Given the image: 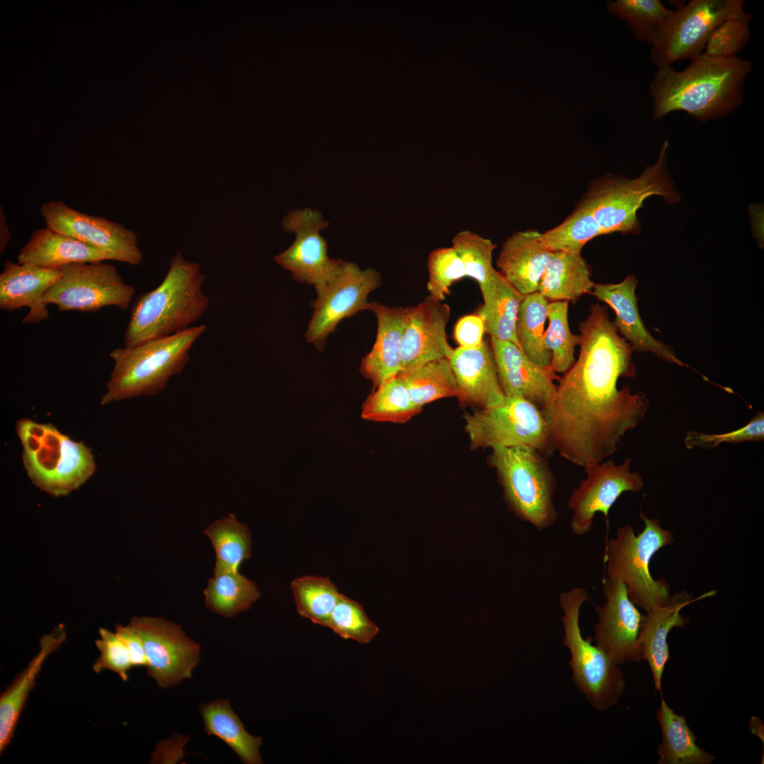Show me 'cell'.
I'll use <instances>...</instances> for the list:
<instances>
[{"label":"cell","mask_w":764,"mask_h":764,"mask_svg":"<svg viewBox=\"0 0 764 764\" xmlns=\"http://www.w3.org/2000/svg\"><path fill=\"white\" fill-rule=\"evenodd\" d=\"M579 358L558 380L552 400L541 409L554 451L584 468L613 454L649 407L645 395L618 389L620 377L634 378L633 349L620 335L607 308L591 305L579 326Z\"/></svg>","instance_id":"1"},{"label":"cell","mask_w":764,"mask_h":764,"mask_svg":"<svg viewBox=\"0 0 764 764\" xmlns=\"http://www.w3.org/2000/svg\"><path fill=\"white\" fill-rule=\"evenodd\" d=\"M657 69L649 86L654 118L685 111L707 122L725 117L742 105L752 64L739 57L718 58L702 53L683 70L672 66Z\"/></svg>","instance_id":"2"},{"label":"cell","mask_w":764,"mask_h":764,"mask_svg":"<svg viewBox=\"0 0 764 764\" xmlns=\"http://www.w3.org/2000/svg\"><path fill=\"white\" fill-rule=\"evenodd\" d=\"M205 280L199 264L177 253L163 282L134 301L124 347H136L190 328L209 307V299L203 291Z\"/></svg>","instance_id":"3"},{"label":"cell","mask_w":764,"mask_h":764,"mask_svg":"<svg viewBox=\"0 0 764 764\" xmlns=\"http://www.w3.org/2000/svg\"><path fill=\"white\" fill-rule=\"evenodd\" d=\"M206 329L205 325L192 326L136 347L112 350L110 357L114 366L100 404L158 394L172 376L183 370L190 359V349Z\"/></svg>","instance_id":"4"},{"label":"cell","mask_w":764,"mask_h":764,"mask_svg":"<svg viewBox=\"0 0 764 764\" xmlns=\"http://www.w3.org/2000/svg\"><path fill=\"white\" fill-rule=\"evenodd\" d=\"M639 517L644 523L643 530L635 535L631 525L618 528L615 537L606 543L603 561L606 577L623 583L632 602L649 612L671 596L668 583L652 577L649 563L674 538L671 531L662 528L659 519L648 518L642 511Z\"/></svg>","instance_id":"5"},{"label":"cell","mask_w":764,"mask_h":764,"mask_svg":"<svg viewBox=\"0 0 764 764\" xmlns=\"http://www.w3.org/2000/svg\"><path fill=\"white\" fill-rule=\"evenodd\" d=\"M491 450L490 463L509 509L538 530L551 527L558 517L553 502L556 481L545 456L528 446Z\"/></svg>","instance_id":"6"},{"label":"cell","mask_w":764,"mask_h":764,"mask_svg":"<svg viewBox=\"0 0 764 764\" xmlns=\"http://www.w3.org/2000/svg\"><path fill=\"white\" fill-rule=\"evenodd\" d=\"M668 143L665 141L654 165L647 167L637 178L606 175L591 185L582 201L591 210L602 235L636 233L640 224L637 212L644 200L661 196L669 204L680 195L666 170Z\"/></svg>","instance_id":"7"},{"label":"cell","mask_w":764,"mask_h":764,"mask_svg":"<svg viewBox=\"0 0 764 764\" xmlns=\"http://www.w3.org/2000/svg\"><path fill=\"white\" fill-rule=\"evenodd\" d=\"M589 600L587 591L580 587L572 588L560 594V606L563 612L562 640L571 654L569 666L575 685L594 709L604 711L618 703L625 682L618 665L604 651L592 644L591 637L582 636L579 625L580 609L582 604Z\"/></svg>","instance_id":"8"},{"label":"cell","mask_w":764,"mask_h":764,"mask_svg":"<svg viewBox=\"0 0 764 764\" xmlns=\"http://www.w3.org/2000/svg\"><path fill=\"white\" fill-rule=\"evenodd\" d=\"M42 436L16 429L23 446L22 459L31 482L53 497H62L80 487L95 473L91 449L45 424Z\"/></svg>","instance_id":"9"},{"label":"cell","mask_w":764,"mask_h":764,"mask_svg":"<svg viewBox=\"0 0 764 764\" xmlns=\"http://www.w3.org/2000/svg\"><path fill=\"white\" fill-rule=\"evenodd\" d=\"M463 417L473 448L528 446L545 456L555 452L541 410L524 398L506 396L502 403Z\"/></svg>","instance_id":"10"},{"label":"cell","mask_w":764,"mask_h":764,"mask_svg":"<svg viewBox=\"0 0 764 764\" xmlns=\"http://www.w3.org/2000/svg\"><path fill=\"white\" fill-rule=\"evenodd\" d=\"M743 5V0H692L678 8L651 45L653 63L660 68L698 57L717 25L746 13Z\"/></svg>","instance_id":"11"},{"label":"cell","mask_w":764,"mask_h":764,"mask_svg":"<svg viewBox=\"0 0 764 764\" xmlns=\"http://www.w3.org/2000/svg\"><path fill=\"white\" fill-rule=\"evenodd\" d=\"M102 262L72 263L62 267L61 277L44 296L45 303L56 305L61 312H94L109 306L125 311L134 288L124 282L115 266Z\"/></svg>","instance_id":"12"},{"label":"cell","mask_w":764,"mask_h":764,"mask_svg":"<svg viewBox=\"0 0 764 764\" xmlns=\"http://www.w3.org/2000/svg\"><path fill=\"white\" fill-rule=\"evenodd\" d=\"M381 284V277L373 268L361 270L356 263L345 261L337 277L328 284L316 286L313 312L305 338L323 349L328 336L344 318L366 310L371 292Z\"/></svg>","instance_id":"13"},{"label":"cell","mask_w":764,"mask_h":764,"mask_svg":"<svg viewBox=\"0 0 764 764\" xmlns=\"http://www.w3.org/2000/svg\"><path fill=\"white\" fill-rule=\"evenodd\" d=\"M322 214L311 208L293 209L282 221L284 231L295 233L286 250L274 257V261L290 271L299 282L321 286L334 279L345 261L330 258L326 241L320 231L328 226Z\"/></svg>","instance_id":"14"},{"label":"cell","mask_w":764,"mask_h":764,"mask_svg":"<svg viewBox=\"0 0 764 764\" xmlns=\"http://www.w3.org/2000/svg\"><path fill=\"white\" fill-rule=\"evenodd\" d=\"M129 623L143 642L147 675L159 688H172L192 677L199 661L200 646L180 625L163 618L146 616L133 617Z\"/></svg>","instance_id":"15"},{"label":"cell","mask_w":764,"mask_h":764,"mask_svg":"<svg viewBox=\"0 0 764 764\" xmlns=\"http://www.w3.org/2000/svg\"><path fill=\"white\" fill-rule=\"evenodd\" d=\"M40 214L46 227L100 250L111 260L132 265L141 262L137 235L119 223L86 214L61 200L43 203Z\"/></svg>","instance_id":"16"},{"label":"cell","mask_w":764,"mask_h":764,"mask_svg":"<svg viewBox=\"0 0 764 764\" xmlns=\"http://www.w3.org/2000/svg\"><path fill=\"white\" fill-rule=\"evenodd\" d=\"M630 458L622 463L600 462L584 468L586 477L573 490L567 501L572 511L570 526L574 534L583 536L591 529L596 513L608 521L610 507L625 492H637L644 486L642 476L630 471Z\"/></svg>","instance_id":"17"},{"label":"cell","mask_w":764,"mask_h":764,"mask_svg":"<svg viewBox=\"0 0 764 764\" xmlns=\"http://www.w3.org/2000/svg\"><path fill=\"white\" fill-rule=\"evenodd\" d=\"M602 593L604 603L595 606L598 615L595 644L618 666L640 661L638 637L644 615L628 597L623 583L606 577L603 581Z\"/></svg>","instance_id":"18"},{"label":"cell","mask_w":764,"mask_h":764,"mask_svg":"<svg viewBox=\"0 0 764 764\" xmlns=\"http://www.w3.org/2000/svg\"><path fill=\"white\" fill-rule=\"evenodd\" d=\"M450 314L448 304L429 294L417 306H408L401 343V371L413 369L433 360L451 359L454 349L448 343L446 332Z\"/></svg>","instance_id":"19"},{"label":"cell","mask_w":764,"mask_h":764,"mask_svg":"<svg viewBox=\"0 0 764 764\" xmlns=\"http://www.w3.org/2000/svg\"><path fill=\"white\" fill-rule=\"evenodd\" d=\"M499 380L505 396H520L540 410L553 399L559 380L550 368L530 360L514 343L491 337Z\"/></svg>","instance_id":"20"},{"label":"cell","mask_w":764,"mask_h":764,"mask_svg":"<svg viewBox=\"0 0 764 764\" xmlns=\"http://www.w3.org/2000/svg\"><path fill=\"white\" fill-rule=\"evenodd\" d=\"M637 284L635 276L630 274L617 284L595 283L591 294L614 311L615 318L613 322L633 351L649 352L668 362L689 367L646 328L638 309L635 293Z\"/></svg>","instance_id":"21"},{"label":"cell","mask_w":764,"mask_h":764,"mask_svg":"<svg viewBox=\"0 0 764 764\" xmlns=\"http://www.w3.org/2000/svg\"><path fill=\"white\" fill-rule=\"evenodd\" d=\"M449 360L457 383L456 398L461 406L481 410L504 400L494 353L487 340L476 348L454 349Z\"/></svg>","instance_id":"22"},{"label":"cell","mask_w":764,"mask_h":764,"mask_svg":"<svg viewBox=\"0 0 764 764\" xmlns=\"http://www.w3.org/2000/svg\"><path fill=\"white\" fill-rule=\"evenodd\" d=\"M61 268L6 260L0 274V308L12 311L28 307L22 323H37L49 317L44 302L48 289L61 277Z\"/></svg>","instance_id":"23"},{"label":"cell","mask_w":764,"mask_h":764,"mask_svg":"<svg viewBox=\"0 0 764 764\" xmlns=\"http://www.w3.org/2000/svg\"><path fill=\"white\" fill-rule=\"evenodd\" d=\"M366 310L375 314L377 332L371 351L361 359L360 371L375 389L401 371V343L408 306L390 307L372 301L368 303Z\"/></svg>","instance_id":"24"},{"label":"cell","mask_w":764,"mask_h":764,"mask_svg":"<svg viewBox=\"0 0 764 764\" xmlns=\"http://www.w3.org/2000/svg\"><path fill=\"white\" fill-rule=\"evenodd\" d=\"M714 594L710 591L694 598L691 594L681 591L671 595L665 603L644 615L638 637L642 659L647 661L654 688L660 693L664 667L669 659L668 635L673 627L683 628L688 622V619L681 615V610L694 601Z\"/></svg>","instance_id":"25"},{"label":"cell","mask_w":764,"mask_h":764,"mask_svg":"<svg viewBox=\"0 0 764 764\" xmlns=\"http://www.w3.org/2000/svg\"><path fill=\"white\" fill-rule=\"evenodd\" d=\"M540 234L532 229L514 233L504 242L496 260L501 274L523 296L538 291L555 253L541 245Z\"/></svg>","instance_id":"26"},{"label":"cell","mask_w":764,"mask_h":764,"mask_svg":"<svg viewBox=\"0 0 764 764\" xmlns=\"http://www.w3.org/2000/svg\"><path fill=\"white\" fill-rule=\"evenodd\" d=\"M66 639L62 624L40 639V650L19 673L0 696V753L2 754L14 737V732L30 692L36 685L35 679L46 658L56 651Z\"/></svg>","instance_id":"27"},{"label":"cell","mask_w":764,"mask_h":764,"mask_svg":"<svg viewBox=\"0 0 764 764\" xmlns=\"http://www.w3.org/2000/svg\"><path fill=\"white\" fill-rule=\"evenodd\" d=\"M17 258L20 263L50 268L110 260L100 250L47 227L37 229L32 233Z\"/></svg>","instance_id":"28"},{"label":"cell","mask_w":764,"mask_h":764,"mask_svg":"<svg viewBox=\"0 0 764 764\" xmlns=\"http://www.w3.org/2000/svg\"><path fill=\"white\" fill-rule=\"evenodd\" d=\"M480 289L483 303L475 313L482 318L485 332L491 337L511 342L520 348L516 323L523 295L498 270Z\"/></svg>","instance_id":"29"},{"label":"cell","mask_w":764,"mask_h":764,"mask_svg":"<svg viewBox=\"0 0 764 764\" xmlns=\"http://www.w3.org/2000/svg\"><path fill=\"white\" fill-rule=\"evenodd\" d=\"M594 282L581 253L556 252L549 261L538 291L552 301H576L591 294Z\"/></svg>","instance_id":"30"},{"label":"cell","mask_w":764,"mask_h":764,"mask_svg":"<svg viewBox=\"0 0 764 764\" xmlns=\"http://www.w3.org/2000/svg\"><path fill=\"white\" fill-rule=\"evenodd\" d=\"M199 712L204 731L221 739L245 764L263 763L260 747L262 738L249 734L228 700L219 699L202 704Z\"/></svg>","instance_id":"31"},{"label":"cell","mask_w":764,"mask_h":764,"mask_svg":"<svg viewBox=\"0 0 764 764\" xmlns=\"http://www.w3.org/2000/svg\"><path fill=\"white\" fill-rule=\"evenodd\" d=\"M656 718L662 731L657 748L659 764H710L715 757L701 748L684 715H678L661 697Z\"/></svg>","instance_id":"32"},{"label":"cell","mask_w":764,"mask_h":764,"mask_svg":"<svg viewBox=\"0 0 764 764\" xmlns=\"http://www.w3.org/2000/svg\"><path fill=\"white\" fill-rule=\"evenodd\" d=\"M213 572L204 590L206 606L211 611L232 618L249 609L260 597L256 584L238 571Z\"/></svg>","instance_id":"33"},{"label":"cell","mask_w":764,"mask_h":764,"mask_svg":"<svg viewBox=\"0 0 764 764\" xmlns=\"http://www.w3.org/2000/svg\"><path fill=\"white\" fill-rule=\"evenodd\" d=\"M404 383L412 402L419 407L435 400L458 396L456 377L448 359L430 361L397 375Z\"/></svg>","instance_id":"34"},{"label":"cell","mask_w":764,"mask_h":764,"mask_svg":"<svg viewBox=\"0 0 764 764\" xmlns=\"http://www.w3.org/2000/svg\"><path fill=\"white\" fill-rule=\"evenodd\" d=\"M548 300L538 291L524 295L516 323V335L520 349L534 363L549 367L552 354L545 340Z\"/></svg>","instance_id":"35"},{"label":"cell","mask_w":764,"mask_h":764,"mask_svg":"<svg viewBox=\"0 0 764 764\" xmlns=\"http://www.w3.org/2000/svg\"><path fill=\"white\" fill-rule=\"evenodd\" d=\"M215 551L213 571H238L241 563L251 556V536L247 525L233 514L216 520L204 531Z\"/></svg>","instance_id":"36"},{"label":"cell","mask_w":764,"mask_h":764,"mask_svg":"<svg viewBox=\"0 0 764 764\" xmlns=\"http://www.w3.org/2000/svg\"><path fill=\"white\" fill-rule=\"evenodd\" d=\"M422 410L412 402L404 383L396 376L381 383L367 397L361 417L369 421L403 424Z\"/></svg>","instance_id":"37"},{"label":"cell","mask_w":764,"mask_h":764,"mask_svg":"<svg viewBox=\"0 0 764 764\" xmlns=\"http://www.w3.org/2000/svg\"><path fill=\"white\" fill-rule=\"evenodd\" d=\"M608 12L626 23L633 36L652 45L670 17L672 10L660 0H617L607 3Z\"/></svg>","instance_id":"38"},{"label":"cell","mask_w":764,"mask_h":764,"mask_svg":"<svg viewBox=\"0 0 764 764\" xmlns=\"http://www.w3.org/2000/svg\"><path fill=\"white\" fill-rule=\"evenodd\" d=\"M291 589L299 614L327 627L341 593L328 577L306 575L292 580Z\"/></svg>","instance_id":"39"},{"label":"cell","mask_w":764,"mask_h":764,"mask_svg":"<svg viewBox=\"0 0 764 764\" xmlns=\"http://www.w3.org/2000/svg\"><path fill=\"white\" fill-rule=\"evenodd\" d=\"M601 235L591 210L581 201L560 224L540 233L539 241L545 248L552 253H581L589 241Z\"/></svg>","instance_id":"40"},{"label":"cell","mask_w":764,"mask_h":764,"mask_svg":"<svg viewBox=\"0 0 764 764\" xmlns=\"http://www.w3.org/2000/svg\"><path fill=\"white\" fill-rule=\"evenodd\" d=\"M548 320L544 340L552 354L550 368L555 373L564 374L575 362V348L581 342L580 335L573 334L569 328L568 301L549 303Z\"/></svg>","instance_id":"41"},{"label":"cell","mask_w":764,"mask_h":764,"mask_svg":"<svg viewBox=\"0 0 764 764\" xmlns=\"http://www.w3.org/2000/svg\"><path fill=\"white\" fill-rule=\"evenodd\" d=\"M451 243L464 264L466 276L475 279L479 286L487 283L497 271L492 265L496 245L470 230L458 232Z\"/></svg>","instance_id":"42"},{"label":"cell","mask_w":764,"mask_h":764,"mask_svg":"<svg viewBox=\"0 0 764 764\" xmlns=\"http://www.w3.org/2000/svg\"><path fill=\"white\" fill-rule=\"evenodd\" d=\"M327 627L342 638L361 644L369 643L379 632V627L369 619L363 606L342 594Z\"/></svg>","instance_id":"43"},{"label":"cell","mask_w":764,"mask_h":764,"mask_svg":"<svg viewBox=\"0 0 764 764\" xmlns=\"http://www.w3.org/2000/svg\"><path fill=\"white\" fill-rule=\"evenodd\" d=\"M427 290L439 301L450 293L449 288L455 282L467 277L464 264L452 246L433 250L427 258Z\"/></svg>","instance_id":"44"},{"label":"cell","mask_w":764,"mask_h":764,"mask_svg":"<svg viewBox=\"0 0 764 764\" xmlns=\"http://www.w3.org/2000/svg\"><path fill=\"white\" fill-rule=\"evenodd\" d=\"M751 20V14L746 13L722 22L709 35L702 53L718 58L737 57L750 40Z\"/></svg>","instance_id":"45"},{"label":"cell","mask_w":764,"mask_h":764,"mask_svg":"<svg viewBox=\"0 0 764 764\" xmlns=\"http://www.w3.org/2000/svg\"><path fill=\"white\" fill-rule=\"evenodd\" d=\"M98 633L100 639L95 643L100 656L92 666L93 671L98 673L103 670H109L117 673L123 681H128V671L133 664L127 647L115 632L100 627Z\"/></svg>","instance_id":"46"},{"label":"cell","mask_w":764,"mask_h":764,"mask_svg":"<svg viewBox=\"0 0 764 764\" xmlns=\"http://www.w3.org/2000/svg\"><path fill=\"white\" fill-rule=\"evenodd\" d=\"M763 439L764 413L759 412L745 426L728 433L709 434L696 431L688 432L684 443L688 448L698 447L710 449L724 442L738 444Z\"/></svg>","instance_id":"47"},{"label":"cell","mask_w":764,"mask_h":764,"mask_svg":"<svg viewBox=\"0 0 764 764\" xmlns=\"http://www.w3.org/2000/svg\"><path fill=\"white\" fill-rule=\"evenodd\" d=\"M485 332L483 320L475 313L464 316L457 321L453 335L456 342L459 345L458 347L472 349L482 344Z\"/></svg>","instance_id":"48"},{"label":"cell","mask_w":764,"mask_h":764,"mask_svg":"<svg viewBox=\"0 0 764 764\" xmlns=\"http://www.w3.org/2000/svg\"><path fill=\"white\" fill-rule=\"evenodd\" d=\"M115 633L127 647L133 667H146L148 663L144 644L133 626L130 623L116 625Z\"/></svg>","instance_id":"49"},{"label":"cell","mask_w":764,"mask_h":764,"mask_svg":"<svg viewBox=\"0 0 764 764\" xmlns=\"http://www.w3.org/2000/svg\"><path fill=\"white\" fill-rule=\"evenodd\" d=\"M11 238L2 207L0 208V252L2 253Z\"/></svg>","instance_id":"50"}]
</instances>
